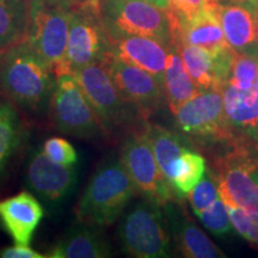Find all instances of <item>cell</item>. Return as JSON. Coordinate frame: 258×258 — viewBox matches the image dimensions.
I'll return each mask as SVG.
<instances>
[{"mask_svg": "<svg viewBox=\"0 0 258 258\" xmlns=\"http://www.w3.org/2000/svg\"><path fill=\"white\" fill-rule=\"evenodd\" d=\"M54 77L27 41L0 54V93L22 108L35 111L50 101Z\"/></svg>", "mask_w": 258, "mask_h": 258, "instance_id": "cell-1", "label": "cell"}, {"mask_svg": "<svg viewBox=\"0 0 258 258\" xmlns=\"http://www.w3.org/2000/svg\"><path fill=\"white\" fill-rule=\"evenodd\" d=\"M137 194L121 159H109L93 173L74 212L79 221L105 227L117 220Z\"/></svg>", "mask_w": 258, "mask_h": 258, "instance_id": "cell-2", "label": "cell"}, {"mask_svg": "<svg viewBox=\"0 0 258 258\" xmlns=\"http://www.w3.org/2000/svg\"><path fill=\"white\" fill-rule=\"evenodd\" d=\"M111 41L103 19L102 0H74L70 3L67 49L55 78L74 76L77 71L104 59Z\"/></svg>", "mask_w": 258, "mask_h": 258, "instance_id": "cell-3", "label": "cell"}, {"mask_svg": "<svg viewBox=\"0 0 258 258\" xmlns=\"http://www.w3.org/2000/svg\"><path fill=\"white\" fill-rule=\"evenodd\" d=\"M161 206L144 199L124 209L117 227L122 250L137 258H165L172 254L171 238Z\"/></svg>", "mask_w": 258, "mask_h": 258, "instance_id": "cell-4", "label": "cell"}, {"mask_svg": "<svg viewBox=\"0 0 258 258\" xmlns=\"http://www.w3.org/2000/svg\"><path fill=\"white\" fill-rule=\"evenodd\" d=\"M30 25L27 42L55 76L67 49L70 2L29 0Z\"/></svg>", "mask_w": 258, "mask_h": 258, "instance_id": "cell-5", "label": "cell"}, {"mask_svg": "<svg viewBox=\"0 0 258 258\" xmlns=\"http://www.w3.org/2000/svg\"><path fill=\"white\" fill-rule=\"evenodd\" d=\"M102 11L110 38L145 36L172 47L167 10L143 0H102Z\"/></svg>", "mask_w": 258, "mask_h": 258, "instance_id": "cell-6", "label": "cell"}, {"mask_svg": "<svg viewBox=\"0 0 258 258\" xmlns=\"http://www.w3.org/2000/svg\"><path fill=\"white\" fill-rule=\"evenodd\" d=\"M121 161L133 180L138 194L164 207L178 194L164 176L145 132H135L125 139Z\"/></svg>", "mask_w": 258, "mask_h": 258, "instance_id": "cell-7", "label": "cell"}, {"mask_svg": "<svg viewBox=\"0 0 258 258\" xmlns=\"http://www.w3.org/2000/svg\"><path fill=\"white\" fill-rule=\"evenodd\" d=\"M50 115L64 134L92 138L104 129L98 115L72 76L57 77L50 97Z\"/></svg>", "mask_w": 258, "mask_h": 258, "instance_id": "cell-8", "label": "cell"}, {"mask_svg": "<svg viewBox=\"0 0 258 258\" xmlns=\"http://www.w3.org/2000/svg\"><path fill=\"white\" fill-rule=\"evenodd\" d=\"M91 103L104 129L122 125L131 117V103L118 92L104 61L90 63L72 76Z\"/></svg>", "mask_w": 258, "mask_h": 258, "instance_id": "cell-9", "label": "cell"}, {"mask_svg": "<svg viewBox=\"0 0 258 258\" xmlns=\"http://www.w3.org/2000/svg\"><path fill=\"white\" fill-rule=\"evenodd\" d=\"M176 123L184 133L194 137L230 139V121L225 112L220 90H203L180 106L175 114Z\"/></svg>", "mask_w": 258, "mask_h": 258, "instance_id": "cell-10", "label": "cell"}, {"mask_svg": "<svg viewBox=\"0 0 258 258\" xmlns=\"http://www.w3.org/2000/svg\"><path fill=\"white\" fill-rule=\"evenodd\" d=\"M103 61L124 101L133 104L144 116H148L151 111L156 110L160 105L165 93L164 84L153 74L134 64L124 62L111 50Z\"/></svg>", "mask_w": 258, "mask_h": 258, "instance_id": "cell-11", "label": "cell"}, {"mask_svg": "<svg viewBox=\"0 0 258 258\" xmlns=\"http://www.w3.org/2000/svg\"><path fill=\"white\" fill-rule=\"evenodd\" d=\"M77 178L76 167L54 163L42 151L31 157L27 170L29 186L48 202H59L66 198Z\"/></svg>", "mask_w": 258, "mask_h": 258, "instance_id": "cell-12", "label": "cell"}, {"mask_svg": "<svg viewBox=\"0 0 258 258\" xmlns=\"http://www.w3.org/2000/svg\"><path fill=\"white\" fill-rule=\"evenodd\" d=\"M43 215L38 200L25 190L0 201V220L15 244L30 245Z\"/></svg>", "mask_w": 258, "mask_h": 258, "instance_id": "cell-13", "label": "cell"}, {"mask_svg": "<svg viewBox=\"0 0 258 258\" xmlns=\"http://www.w3.org/2000/svg\"><path fill=\"white\" fill-rule=\"evenodd\" d=\"M256 6L244 0L217 5L226 41L237 53H258Z\"/></svg>", "mask_w": 258, "mask_h": 258, "instance_id": "cell-14", "label": "cell"}, {"mask_svg": "<svg viewBox=\"0 0 258 258\" xmlns=\"http://www.w3.org/2000/svg\"><path fill=\"white\" fill-rule=\"evenodd\" d=\"M215 169L219 195L225 205L258 213V183L252 176L256 170L222 159L218 161Z\"/></svg>", "mask_w": 258, "mask_h": 258, "instance_id": "cell-15", "label": "cell"}, {"mask_svg": "<svg viewBox=\"0 0 258 258\" xmlns=\"http://www.w3.org/2000/svg\"><path fill=\"white\" fill-rule=\"evenodd\" d=\"M110 41L111 51L118 59L147 71L164 84L171 48L145 36H122L110 38Z\"/></svg>", "mask_w": 258, "mask_h": 258, "instance_id": "cell-16", "label": "cell"}, {"mask_svg": "<svg viewBox=\"0 0 258 258\" xmlns=\"http://www.w3.org/2000/svg\"><path fill=\"white\" fill-rule=\"evenodd\" d=\"M208 5L195 17L190 18L180 27L172 32V47L180 43L191 44V46L202 47L212 55L220 53L222 50L231 48L226 41L224 30H222L220 19H219L217 5Z\"/></svg>", "mask_w": 258, "mask_h": 258, "instance_id": "cell-17", "label": "cell"}, {"mask_svg": "<svg viewBox=\"0 0 258 258\" xmlns=\"http://www.w3.org/2000/svg\"><path fill=\"white\" fill-rule=\"evenodd\" d=\"M101 227L77 221L62 238L48 251L49 258H105L111 256L110 245L103 237Z\"/></svg>", "mask_w": 258, "mask_h": 258, "instance_id": "cell-18", "label": "cell"}, {"mask_svg": "<svg viewBox=\"0 0 258 258\" xmlns=\"http://www.w3.org/2000/svg\"><path fill=\"white\" fill-rule=\"evenodd\" d=\"M173 238L184 257L220 258L225 257L220 249L209 239L189 218L184 217L172 202L164 206Z\"/></svg>", "mask_w": 258, "mask_h": 258, "instance_id": "cell-19", "label": "cell"}, {"mask_svg": "<svg viewBox=\"0 0 258 258\" xmlns=\"http://www.w3.org/2000/svg\"><path fill=\"white\" fill-rule=\"evenodd\" d=\"M29 0H0V54L28 40Z\"/></svg>", "mask_w": 258, "mask_h": 258, "instance_id": "cell-20", "label": "cell"}, {"mask_svg": "<svg viewBox=\"0 0 258 258\" xmlns=\"http://www.w3.org/2000/svg\"><path fill=\"white\" fill-rule=\"evenodd\" d=\"M164 91L167 104L173 115L179 110L180 106L201 91L185 70L182 56L176 47H171L169 51L164 77Z\"/></svg>", "mask_w": 258, "mask_h": 258, "instance_id": "cell-21", "label": "cell"}, {"mask_svg": "<svg viewBox=\"0 0 258 258\" xmlns=\"http://www.w3.org/2000/svg\"><path fill=\"white\" fill-rule=\"evenodd\" d=\"M225 112L231 124L254 127L258 124V91L240 90L231 84L222 88Z\"/></svg>", "mask_w": 258, "mask_h": 258, "instance_id": "cell-22", "label": "cell"}, {"mask_svg": "<svg viewBox=\"0 0 258 258\" xmlns=\"http://www.w3.org/2000/svg\"><path fill=\"white\" fill-rule=\"evenodd\" d=\"M147 140L150 141L154 156L164 176L170 182L173 167L185 146L178 135L156 124H146L144 129Z\"/></svg>", "mask_w": 258, "mask_h": 258, "instance_id": "cell-23", "label": "cell"}, {"mask_svg": "<svg viewBox=\"0 0 258 258\" xmlns=\"http://www.w3.org/2000/svg\"><path fill=\"white\" fill-rule=\"evenodd\" d=\"M173 47L178 49L185 70L188 71L190 77L201 91L211 89L217 90L214 57H213L211 51L202 47L185 43H180L178 46Z\"/></svg>", "mask_w": 258, "mask_h": 258, "instance_id": "cell-24", "label": "cell"}, {"mask_svg": "<svg viewBox=\"0 0 258 258\" xmlns=\"http://www.w3.org/2000/svg\"><path fill=\"white\" fill-rule=\"evenodd\" d=\"M205 173V158L185 148L176 161L170 183L178 195H188L190 190L203 178Z\"/></svg>", "mask_w": 258, "mask_h": 258, "instance_id": "cell-25", "label": "cell"}, {"mask_svg": "<svg viewBox=\"0 0 258 258\" xmlns=\"http://www.w3.org/2000/svg\"><path fill=\"white\" fill-rule=\"evenodd\" d=\"M21 141V122L10 103L0 102V172Z\"/></svg>", "mask_w": 258, "mask_h": 258, "instance_id": "cell-26", "label": "cell"}, {"mask_svg": "<svg viewBox=\"0 0 258 258\" xmlns=\"http://www.w3.org/2000/svg\"><path fill=\"white\" fill-rule=\"evenodd\" d=\"M258 76V53L235 54L228 84L240 90L254 88Z\"/></svg>", "mask_w": 258, "mask_h": 258, "instance_id": "cell-27", "label": "cell"}, {"mask_svg": "<svg viewBox=\"0 0 258 258\" xmlns=\"http://www.w3.org/2000/svg\"><path fill=\"white\" fill-rule=\"evenodd\" d=\"M224 0H169V18L171 34L177 30L184 22L195 17L208 5L221 3Z\"/></svg>", "mask_w": 258, "mask_h": 258, "instance_id": "cell-28", "label": "cell"}, {"mask_svg": "<svg viewBox=\"0 0 258 258\" xmlns=\"http://www.w3.org/2000/svg\"><path fill=\"white\" fill-rule=\"evenodd\" d=\"M220 198L215 177L203 176V178L188 192V200L192 211L198 215Z\"/></svg>", "mask_w": 258, "mask_h": 258, "instance_id": "cell-29", "label": "cell"}, {"mask_svg": "<svg viewBox=\"0 0 258 258\" xmlns=\"http://www.w3.org/2000/svg\"><path fill=\"white\" fill-rule=\"evenodd\" d=\"M198 217L205 227L214 235H225L233 228L227 208L221 199H218L211 207L198 214Z\"/></svg>", "mask_w": 258, "mask_h": 258, "instance_id": "cell-30", "label": "cell"}, {"mask_svg": "<svg viewBox=\"0 0 258 258\" xmlns=\"http://www.w3.org/2000/svg\"><path fill=\"white\" fill-rule=\"evenodd\" d=\"M42 152L54 163L63 166H74L78 156L74 147L62 138H49L43 144Z\"/></svg>", "mask_w": 258, "mask_h": 258, "instance_id": "cell-31", "label": "cell"}, {"mask_svg": "<svg viewBox=\"0 0 258 258\" xmlns=\"http://www.w3.org/2000/svg\"><path fill=\"white\" fill-rule=\"evenodd\" d=\"M0 257L3 258H47V254L38 253L29 245L15 244L14 246L0 249Z\"/></svg>", "mask_w": 258, "mask_h": 258, "instance_id": "cell-32", "label": "cell"}, {"mask_svg": "<svg viewBox=\"0 0 258 258\" xmlns=\"http://www.w3.org/2000/svg\"><path fill=\"white\" fill-rule=\"evenodd\" d=\"M143 2L150 3L157 8L163 9V10H169V0H143Z\"/></svg>", "mask_w": 258, "mask_h": 258, "instance_id": "cell-33", "label": "cell"}, {"mask_svg": "<svg viewBox=\"0 0 258 258\" xmlns=\"http://www.w3.org/2000/svg\"><path fill=\"white\" fill-rule=\"evenodd\" d=\"M256 25H257V44H258V5L256 6Z\"/></svg>", "mask_w": 258, "mask_h": 258, "instance_id": "cell-34", "label": "cell"}, {"mask_svg": "<svg viewBox=\"0 0 258 258\" xmlns=\"http://www.w3.org/2000/svg\"><path fill=\"white\" fill-rule=\"evenodd\" d=\"M253 178H254V180H256V182L258 183V171H254L253 172Z\"/></svg>", "mask_w": 258, "mask_h": 258, "instance_id": "cell-35", "label": "cell"}, {"mask_svg": "<svg viewBox=\"0 0 258 258\" xmlns=\"http://www.w3.org/2000/svg\"><path fill=\"white\" fill-rule=\"evenodd\" d=\"M244 2H249V3H252L254 5H258V0H244Z\"/></svg>", "mask_w": 258, "mask_h": 258, "instance_id": "cell-36", "label": "cell"}, {"mask_svg": "<svg viewBox=\"0 0 258 258\" xmlns=\"http://www.w3.org/2000/svg\"><path fill=\"white\" fill-rule=\"evenodd\" d=\"M254 89L258 91V76H257V79H256V83H254Z\"/></svg>", "mask_w": 258, "mask_h": 258, "instance_id": "cell-37", "label": "cell"}, {"mask_svg": "<svg viewBox=\"0 0 258 258\" xmlns=\"http://www.w3.org/2000/svg\"><path fill=\"white\" fill-rule=\"evenodd\" d=\"M64 2H70L71 3V2H74V0H64Z\"/></svg>", "mask_w": 258, "mask_h": 258, "instance_id": "cell-38", "label": "cell"}]
</instances>
